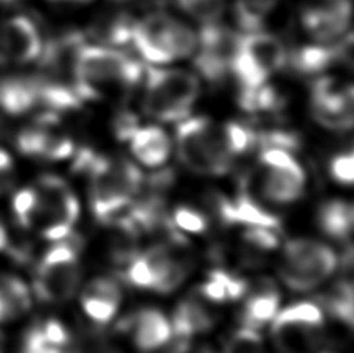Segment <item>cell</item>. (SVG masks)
<instances>
[{"label":"cell","mask_w":354,"mask_h":353,"mask_svg":"<svg viewBox=\"0 0 354 353\" xmlns=\"http://www.w3.org/2000/svg\"><path fill=\"white\" fill-rule=\"evenodd\" d=\"M138 61L111 47L87 46L78 50L73 66V87L81 102L104 98L111 92L129 91L140 83Z\"/></svg>","instance_id":"1"},{"label":"cell","mask_w":354,"mask_h":353,"mask_svg":"<svg viewBox=\"0 0 354 353\" xmlns=\"http://www.w3.org/2000/svg\"><path fill=\"white\" fill-rule=\"evenodd\" d=\"M91 179V207L100 223L109 226L143 187V174L126 159L104 157L101 165L88 176Z\"/></svg>","instance_id":"2"},{"label":"cell","mask_w":354,"mask_h":353,"mask_svg":"<svg viewBox=\"0 0 354 353\" xmlns=\"http://www.w3.org/2000/svg\"><path fill=\"white\" fill-rule=\"evenodd\" d=\"M201 86L193 73L179 69L149 67L142 108L160 122H177L189 116Z\"/></svg>","instance_id":"3"},{"label":"cell","mask_w":354,"mask_h":353,"mask_svg":"<svg viewBox=\"0 0 354 353\" xmlns=\"http://www.w3.org/2000/svg\"><path fill=\"white\" fill-rule=\"evenodd\" d=\"M176 142L182 163L194 173L221 176L232 167L221 128L205 117L183 118L176 129Z\"/></svg>","instance_id":"4"},{"label":"cell","mask_w":354,"mask_h":353,"mask_svg":"<svg viewBox=\"0 0 354 353\" xmlns=\"http://www.w3.org/2000/svg\"><path fill=\"white\" fill-rule=\"evenodd\" d=\"M131 42L153 64H168L188 58L198 48L194 31L168 15H149L136 22Z\"/></svg>","instance_id":"5"},{"label":"cell","mask_w":354,"mask_h":353,"mask_svg":"<svg viewBox=\"0 0 354 353\" xmlns=\"http://www.w3.org/2000/svg\"><path fill=\"white\" fill-rule=\"evenodd\" d=\"M83 238L75 232L55 242L37 266L35 289L37 298L48 304H61L73 298L80 283L78 252Z\"/></svg>","instance_id":"6"},{"label":"cell","mask_w":354,"mask_h":353,"mask_svg":"<svg viewBox=\"0 0 354 353\" xmlns=\"http://www.w3.org/2000/svg\"><path fill=\"white\" fill-rule=\"evenodd\" d=\"M289 52L274 35L255 31L239 37L230 73L241 87H258L280 69L286 67Z\"/></svg>","instance_id":"7"},{"label":"cell","mask_w":354,"mask_h":353,"mask_svg":"<svg viewBox=\"0 0 354 353\" xmlns=\"http://www.w3.org/2000/svg\"><path fill=\"white\" fill-rule=\"evenodd\" d=\"M337 268L334 251L313 239L297 238L284 246L280 275L295 291H308L319 287Z\"/></svg>","instance_id":"8"},{"label":"cell","mask_w":354,"mask_h":353,"mask_svg":"<svg viewBox=\"0 0 354 353\" xmlns=\"http://www.w3.org/2000/svg\"><path fill=\"white\" fill-rule=\"evenodd\" d=\"M272 338L280 353H314L324 330L322 308L311 302H299L272 319Z\"/></svg>","instance_id":"9"},{"label":"cell","mask_w":354,"mask_h":353,"mask_svg":"<svg viewBox=\"0 0 354 353\" xmlns=\"http://www.w3.org/2000/svg\"><path fill=\"white\" fill-rule=\"evenodd\" d=\"M39 212L36 224L41 226L42 235L50 242H58L72 232L78 219V199L66 184L64 179L53 174L42 176L37 188Z\"/></svg>","instance_id":"10"},{"label":"cell","mask_w":354,"mask_h":353,"mask_svg":"<svg viewBox=\"0 0 354 353\" xmlns=\"http://www.w3.org/2000/svg\"><path fill=\"white\" fill-rule=\"evenodd\" d=\"M260 162L263 174L258 185L264 199L277 204H289L301 197L305 188V172L288 151L264 148L261 150Z\"/></svg>","instance_id":"11"},{"label":"cell","mask_w":354,"mask_h":353,"mask_svg":"<svg viewBox=\"0 0 354 353\" xmlns=\"http://www.w3.org/2000/svg\"><path fill=\"white\" fill-rule=\"evenodd\" d=\"M241 35L216 24L205 25L198 39L199 52L194 58L198 72L210 83H221L230 73Z\"/></svg>","instance_id":"12"},{"label":"cell","mask_w":354,"mask_h":353,"mask_svg":"<svg viewBox=\"0 0 354 353\" xmlns=\"http://www.w3.org/2000/svg\"><path fill=\"white\" fill-rule=\"evenodd\" d=\"M314 118L328 129L346 131L353 126V86L334 77L314 81L311 92Z\"/></svg>","instance_id":"13"},{"label":"cell","mask_w":354,"mask_h":353,"mask_svg":"<svg viewBox=\"0 0 354 353\" xmlns=\"http://www.w3.org/2000/svg\"><path fill=\"white\" fill-rule=\"evenodd\" d=\"M41 33L27 16H15L0 25V64H27L42 53Z\"/></svg>","instance_id":"14"},{"label":"cell","mask_w":354,"mask_h":353,"mask_svg":"<svg viewBox=\"0 0 354 353\" xmlns=\"http://www.w3.org/2000/svg\"><path fill=\"white\" fill-rule=\"evenodd\" d=\"M117 329L134 332L136 345L142 352H153L165 345L173 335L171 324L163 316V313L154 308H148L132 318L123 320Z\"/></svg>","instance_id":"15"},{"label":"cell","mask_w":354,"mask_h":353,"mask_svg":"<svg viewBox=\"0 0 354 353\" xmlns=\"http://www.w3.org/2000/svg\"><path fill=\"white\" fill-rule=\"evenodd\" d=\"M249 298L245 300L244 310L241 313V323L245 329L258 330L275 318L280 307V294L275 283L270 279L258 280L254 287H249Z\"/></svg>","instance_id":"16"},{"label":"cell","mask_w":354,"mask_h":353,"mask_svg":"<svg viewBox=\"0 0 354 353\" xmlns=\"http://www.w3.org/2000/svg\"><path fill=\"white\" fill-rule=\"evenodd\" d=\"M351 35H348L336 46L320 44V46H306L288 55V64L297 73L315 75L324 72L325 69L334 64L337 60L350 53Z\"/></svg>","instance_id":"17"},{"label":"cell","mask_w":354,"mask_h":353,"mask_svg":"<svg viewBox=\"0 0 354 353\" xmlns=\"http://www.w3.org/2000/svg\"><path fill=\"white\" fill-rule=\"evenodd\" d=\"M120 293L118 283L112 279H95L86 287L81 304L88 318L98 324H107L118 310Z\"/></svg>","instance_id":"18"},{"label":"cell","mask_w":354,"mask_h":353,"mask_svg":"<svg viewBox=\"0 0 354 353\" xmlns=\"http://www.w3.org/2000/svg\"><path fill=\"white\" fill-rule=\"evenodd\" d=\"M214 320L216 319L204 304V299L199 294H196L182 300L177 305L173 316L171 330L177 338L188 339L194 335H199V333L212 330Z\"/></svg>","instance_id":"19"},{"label":"cell","mask_w":354,"mask_h":353,"mask_svg":"<svg viewBox=\"0 0 354 353\" xmlns=\"http://www.w3.org/2000/svg\"><path fill=\"white\" fill-rule=\"evenodd\" d=\"M131 151L143 165L160 167L168 161L171 142L163 129L147 126L138 128L131 137Z\"/></svg>","instance_id":"20"},{"label":"cell","mask_w":354,"mask_h":353,"mask_svg":"<svg viewBox=\"0 0 354 353\" xmlns=\"http://www.w3.org/2000/svg\"><path fill=\"white\" fill-rule=\"evenodd\" d=\"M37 103V78H10L0 83V109L8 116H22Z\"/></svg>","instance_id":"21"},{"label":"cell","mask_w":354,"mask_h":353,"mask_svg":"<svg viewBox=\"0 0 354 353\" xmlns=\"http://www.w3.org/2000/svg\"><path fill=\"white\" fill-rule=\"evenodd\" d=\"M317 221L320 229L336 242L350 243L353 230V207L346 201L333 199L320 207Z\"/></svg>","instance_id":"22"},{"label":"cell","mask_w":354,"mask_h":353,"mask_svg":"<svg viewBox=\"0 0 354 353\" xmlns=\"http://www.w3.org/2000/svg\"><path fill=\"white\" fill-rule=\"evenodd\" d=\"M134 24L124 12H112V15L100 16L91 25L88 33L93 39L106 46H123L131 41Z\"/></svg>","instance_id":"23"},{"label":"cell","mask_w":354,"mask_h":353,"mask_svg":"<svg viewBox=\"0 0 354 353\" xmlns=\"http://www.w3.org/2000/svg\"><path fill=\"white\" fill-rule=\"evenodd\" d=\"M31 307L28 288L10 275H0V323L16 319Z\"/></svg>","instance_id":"24"},{"label":"cell","mask_w":354,"mask_h":353,"mask_svg":"<svg viewBox=\"0 0 354 353\" xmlns=\"http://www.w3.org/2000/svg\"><path fill=\"white\" fill-rule=\"evenodd\" d=\"M238 105L248 114H275L283 106V100L275 87L261 84L258 87H241Z\"/></svg>","instance_id":"25"},{"label":"cell","mask_w":354,"mask_h":353,"mask_svg":"<svg viewBox=\"0 0 354 353\" xmlns=\"http://www.w3.org/2000/svg\"><path fill=\"white\" fill-rule=\"evenodd\" d=\"M277 5L278 0H236L235 19L239 28L248 33L261 31Z\"/></svg>","instance_id":"26"},{"label":"cell","mask_w":354,"mask_h":353,"mask_svg":"<svg viewBox=\"0 0 354 353\" xmlns=\"http://www.w3.org/2000/svg\"><path fill=\"white\" fill-rule=\"evenodd\" d=\"M320 304L328 313H330V316L337 319L339 323H342L348 327V329H351L354 311H353V285L350 279L337 283L330 294L322 296Z\"/></svg>","instance_id":"27"},{"label":"cell","mask_w":354,"mask_h":353,"mask_svg":"<svg viewBox=\"0 0 354 353\" xmlns=\"http://www.w3.org/2000/svg\"><path fill=\"white\" fill-rule=\"evenodd\" d=\"M227 150L232 157L243 156L257 148V131L243 123H227L221 128Z\"/></svg>","instance_id":"28"},{"label":"cell","mask_w":354,"mask_h":353,"mask_svg":"<svg viewBox=\"0 0 354 353\" xmlns=\"http://www.w3.org/2000/svg\"><path fill=\"white\" fill-rule=\"evenodd\" d=\"M177 5L205 25L216 24L225 10V0H177Z\"/></svg>","instance_id":"29"},{"label":"cell","mask_w":354,"mask_h":353,"mask_svg":"<svg viewBox=\"0 0 354 353\" xmlns=\"http://www.w3.org/2000/svg\"><path fill=\"white\" fill-rule=\"evenodd\" d=\"M12 209H15V215L22 228H31V226H35L37 219V212H39L37 192L33 190V188H25V190L16 193L15 199H12Z\"/></svg>","instance_id":"30"},{"label":"cell","mask_w":354,"mask_h":353,"mask_svg":"<svg viewBox=\"0 0 354 353\" xmlns=\"http://www.w3.org/2000/svg\"><path fill=\"white\" fill-rule=\"evenodd\" d=\"M301 147L300 137L288 129H269L257 132V148H278L290 153Z\"/></svg>","instance_id":"31"},{"label":"cell","mask_w":354,"mask_h":353,"mask_svg":"<svg viewBox=\"0 0 354 353\" xmlns=\"http://www.w3.org/2000/svg\"><path fill=\"white\" fill-rule=\"evenodd\" d=\"M224 353H264L263 338L260 333L252 329H239L232 335L225 344Z\"/></svg>","instance_id":"32"},{"label":"cell","mask_w":354,"mask_h":353,"mask_svg":"<svg viewBox=\"0 0 354 353\" xmlns=\"http://www.w3.org/2000/svg\"><path fill=\"white\" fill-rule=\"evenodd\" d=\"M188 263L185 260H182L179 257H173V260L169 262L168 268L165 269V273L162 274V277L157 280L154 291L167 294V293H173L174 289L180 285V283L185 280V277L188 275Z\"/></svg>","instance_id":"33"},{"label":"cell","mask_w":354,"mask_h":353,"mask_svg":"<svg viewBox=\"0 0 354 353\" xmlns=\"http://www.w3.org/2000/svg\"><path fill=\"white\" fill-rule=\"evenodd\" d=\"M243 242L252 249L260 252L272 251L280 244V230L269 228H245Z\"/></svg>","instance_id":"34"},{"label":"cell","mask_w":354,"mask_h":353,"mask_svg":"<svg viewBox=\"0 0 354 353\" xmlns=\"http://www.w3.org/2000/svg\"><path fill=\"white\" fill-rule=\"evenodd\" d=\"M208 279L216 280L224 287L225 293H227V299L229 300L241 299L249 289V283L244 279H241V277H238L235 274L229 273V271H224L219 268L210 271V273H208Z\"/></svg>","instance_id":"35"},{"label":"cell","mask_w":354,"mask_h":353,"mask_svg":"<svg viewBox=\"0 0 354 353\" xmlns=\"http://www.w3.org/2000/svg\"><path fill=\"white\" fill-rule=\"evenodd\" d=\"M173 223L180 230L193 232V234H202L207 229V218L201 212L187 206L177 207L173 215Z\"/></svg>","instance_id":"36"},{"label":"cell","mask_w":354,"mask_h":353,"mask_svg":"<svg viewBox=\"0 0 354 353\" xmlns=\"http://www.w3.org/2000/svg\"><path fill=\"white\" fill-rule=\"evenodd\" d=\"M330 173L334 181L342 185H350L354 176V157L351 151L337 154L330 163Z\"/></svg>","instance_id":"37"},{"label":"cell","mask_w":354,"mask_h":353,"mask_svg":"<svg viewBox=\"0 0 354 353\" xmlns=\"http://www.w3.org/2000/svg\"><path fill=\"white\" fill-rule=\"evenodd\" d=\"M66 353H120L109 344L106 338L101 335H84L75 343Z\"/></svg>","instance_id":"38"},{"label":"cell","mask_w":354,"mask_h":353,"mask_svg":"<svg viewBox=\"0 0 354 353\" xmlns=\"http://www.w3.org/2000/svg\"><path fill=\"white\" fill-rule=\"evenodd\" d=\"M22 353H66V349L50 344L44 336L42 327H35L25 336Z\"/></svg>","instance_id":"39"},{"label":"cell","mask_w":354,"mask_h":353,"mask_svg":"<svg viewBox=\"0 0 354 353\" xmlns=\"http://www.w3.org/2000/svg\"><path fill=\"white\" fill-rule=\"evenodd\" d=\"M140 128L138 126V118L132 112H120L115 122H113V132L120 142H128L134 132Z\"/></svg>","instance_id":"40"},{"label":"cell","mask_w":354,"mask_h":353,"mask_svg":"<svg viewBox=\"0 0 354 353\" xmlns=\"http://www.w3.org/2000/svg\"><path fill=\"white\" fill-rule=\"evenodd\" d=\"M41 327H42L44 336H46V339L50 344H53V345H56V347H61V349L67 347L68 333L66 330V327L62 325L59 320L50 319L46 324H42Z\"/></svg>","instance_id":"41"},{"label":"cell","mask_w":354,"mask_h":353,"mask_svg":"<svg viewBox=\"0 0 354 353\" xmlns=\"http://www.w3.org/2000/svg\"><path fill=\"white\" fill-rule=\"evenodd\" d=\"M198 294L204 300H210V302H214V304H223V302L229 300L227 299V293L224 287L213 279H208V282L199 288Z\"/></svg>","instance_id":"42"},{"label":"cell","mask_w":354,"mask_h":353,"mask_svg":"<svg viewBox=\"0 0 354 353\" xmlns=\"http://www.w3.org/2000/svg\"><path fill=\"white\" fill-rule=\"evenodd\" d=\"M171 353H212L210 350H207L204 347H196V345H192L188 343V339H182L177 347Z\"/></svg>","instance_id":"43"},{"label":"cell","mask_w":354,"mask_h":353,"mask_svg":"<svg viewBox=\"0 0 354 353\" xmlns=\"http://www.w3.org/2000/svg\"><path fill=\"white\" fill-rule=\"evenodd\" d=\"M12 170V161L6 151L0 150V172H11Z\"/></svg>","instance_id":"44"},{"label":"cell","mask_w":354,"mask_h":353,"mask_svg":"<svg viewBox=\"0 0 354 353\" xmlns=\"http://www.w3.org/2000/svg\"><path fill=\"white\" fill-rule=\"evenodd\" d=\"M12 185L11 172H0V193L6 192Z\"/></svg>","instance_id":"45"},{"label":"cell","mask_w":354,"mask_h":353,"mask_svg":"<svg viewBox=\"0 0 354 353\" xmlns=\"http://www.w3.org/2000/svg\"><path fill=\"white\" fill-rule=\"evenodd\" d=\"M6 243H8V235H6V230H5L3 223L0 221V251L5 248Z\"/></svg>","instance_id":"46"},{"label":"cell","mask_w":354,"mask_h":353,"mask_svg":"<svg viewBox=\"0 0 354 353\" xmlns=\"http://www.w3.org/2000/svg\"><path fill=\"white\" fill-rule=\"evenodd\" d=\"M324 353H339V352H334V350H326V352H324Z\"/></svg>","instance_id":"47"},{"label":"cell","mask_w":354,"mask_h":353,"mask_svg":"<svg viewBox=\"0 0 354 353\" xmlns=\"http://www.w3.org/2000/svg\"><path fill=\"white\" fill-rule=\"evenodd\" d=\"M73 2H86V0H73Z\"/></svg>","instance_id":"48"}]
</instances>
